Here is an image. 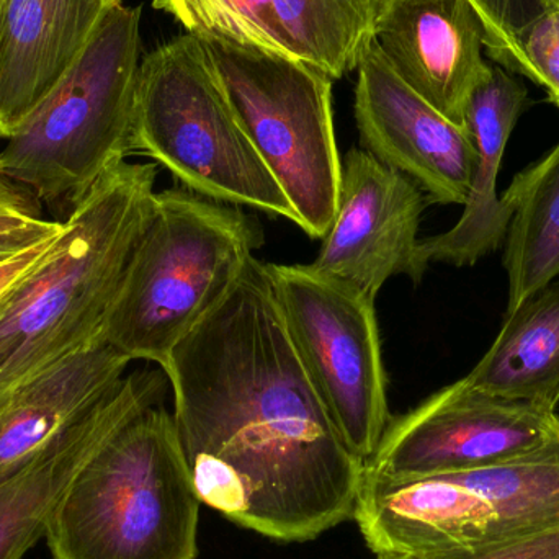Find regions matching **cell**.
Listing matches in <instances>:
<instances>
[{"instance_id": "19", "label": "cell", "mask_w": 559, "mask_h": 559, "mask_svg": "<svg viewBox=\"0 0 559 559\" xmlns=\"http://www.w3.org/2000/svg\"><path fill=\"white\" fill-rule=\"evenodd\" d=\"M502 195L512 218L504 241L508 308L559 277V143L540 160L519 173Z\"/></svg>"}, {"instance_id": "15", "label": "cell", "mask_w": 559, "mask_h": 559, "mask_svg": "<svg viewBox=\"0 0 559 559\" xmlns=\"http://www.w3.org/2000/svg\"><path fill=\"white\" fill-rule=\"evenodd\" d=\"M115 2L121 0H3L0 138L10 140L68 78Z\"/></svg>"}, {"instance_id": "27", "label": "cell", "mask_w": 559, "mask_h": 559, "mask_svg": "<svg viewBox=\"0 0 559 559\" xmlns=\"http://www.w3.org/2000/svg\"><path fill=\"white\" fill-rule=\"evenodd\" d=\"M58 238L59 235L43 239L0 264V305L9 298L10 293L23 282L26 275L32 274L45 261Z\"/></svg>"}, {"instance_id": "1", "label": "cell", "mask_w": 559, "mask_h": 559, "mask_svg": "<svg viewBox=\"0 0 559 559\" xmlns=\"http://www.w3.org/2000/svg\"><path fill=\"white\" fill-rule=\"evenodd\" d=\"M160 370L200 501L277 542L314 540L354 519L365 462L319 397L252 258Z\"/></svg>"}, {"instance_id": "30", "label": "cell", "mask_w": 559, "mask_h": 559, "mask_svg": "<svg viewBox=\"0 0 559 559\" xmlns=\"http://www.w3.org/2000/svg\"><path fill=\"white\" fill-rule=\"evenodd\" d=\"M3 0H0V9H2Z\"/></svg>"}, {"instance_id": "18", "label": "cell", "mask_w": 559, "mask_h": 559, "mask_svg": "<svg viewBox=\"0 0 559 559\" xmlns=\"http://www.w3.org/2000/svg\"><path fill=\"white\" fill-rule=\"evenodd\" d=\"M463 380L502 400L559 406V277L506 312L489 350Z\"/></svg>"}, {"instance_id": "21", "label": "cell", "mask_w": 559, "mask_h": 559, "mask_svg": "<svg viewBox=\"0 0 559 559\" xmlns=\"http://www.w3.org/2000/svg\"><path fill=\"white\" fill-rule=\"evenodd\" d=\"M449 475L491 504L489 544L559 527V436L498 465Z\"/></svg>"}, {"instance_id": "8", "label": "cell", "mask_w": 559, "mask_h": 559, "mask_svg": "<svg viewBox=\"0 0 559 559\" xmlns=\"http://www.w3.org/2000/svg\"><path fill=\"white\" fill-rule=\"evenodd\" d=\"M296 352L345 445L367 463L393 416L374 298L312 265L267 264Z\"/></svg>"}, {"instance_id": "11", "label": "cell", "mask_w": 559, "mask_h": 559, "mask_svg": "<svg viewBox=\"0 0 559 559\" xmlns=\"http://www.w3.org/2000/svg\"><path fill=\"white\" fill-rule=\"evenodd\" d=\"M354 108L361 150L409 177L429 202L465 205L476 166L468 131L404 84L374 39L358 64Z\"/></svg>"}, {"instance_id": "17", "label": "cell", "mask_w": 559, "mask_h": 559, "mask_svg": "<svg viewBox=\"0 0 559 559\" xmlns=\"http://www.w3.org/2000/svg\"><path fill=\"white\" fill-rule=\"evenodd\" d=\"M130 364L100 334L20 384L0 403V481L111 396Z\"/></svg>"}, {"instance_id": "22", "label": "cell", "mask_w": 559, "mask_h": 559, "mask_svg": "<svg viewBox=\"0 0 559 559\" xmlns=\"http://www.w3.org/2000/svg\"><path fill=\"white\" fill-rule=\"evenodd\" d=\"M190 35L288 55L280 35L274 0H154Z\"/></svg>"}, {"instance_id": "10", "label": "cell", "mask_w": 559, "mask_h": 559, "mask_svg": "<svg viewBox=\"0 0 559 559\" xmlns=\"http://www.w3.org/2000/svg\"><path fill=\"white\" fill-rule=\"evenodd\" d=\"M427 202L409 177L352 147L342 160L337 210L312 267L371 298L397 275L419 283L426 269L417 235Z\"/></svg>"}, {"instance_id": "4", "label": "cell", "mask_w": 559, "mask_h": 559, "mask_svg": "<svg viewBox=\"0 0 559 559\" xmlns=\"http://www.w3.org/2000/svg\"><path fill=\"white\" fill-rule=\"evenodd\" d=\"M262 245L261 228L242 206L183 187L157 192L102 337L131 361L163 368L176 345L228 296Z\"/></svg>"}, {"instance_id": "7", "label": "cell", "mask_w": 559, "mask_h": 559, "mask_svg": "<svg viewBox=\"0 0 559 559\" xmlns=\"http://www.w3.org/2000/svg\"><path fill=\"white\" fill-rule=\"evenodd\" d=\"M202 41L246 133L288 199L295 225L309 238H324L342 177L332 79L292 56Z\"/></svg>"}, {"instance_id": "25", "label": "cell", "mask_w": 559, "mask_h": 559, "mask_svg": "<svg viewBox=\"0 0 559 559\" xmlns=\"http://www.w3.org/2000/svg\"><path fill=\"white\" fill-rule=\"evenodd\" d=\"M524 75L559 108V3L548 7L518 38Z\"/></svg>"}, {"instance_id": "23", "label": "cell", "mask_w": 559, "mask_h": 559, "mask_svg": "<svg viewBox=\"0 0 559 559\" xmlns=\"http://www.w3.org/2000/svg\"><path fill=\"white\" fill-rule=\"evenodd\" d=\"M486 29V52L496 64L524 75L518 38L554 0H469Z\"/></svg>"}, {"instance_id": "20", "label": "cell", "mask_w": 559, "mask_h": 559, "mask_svg": "<svg viewBox=\"0 0 559 559\" xmlns=\"http://www.w3.org/2000/svg\"><path fill=\"white\" fill-rule=\"evenodd\" d=\"M384 5L386 0H274L288 55L332 81L358 69Z\"/></svg>"}, {"instance_id": "3", "label": "cell", "mask_w": 559, "mask_h": 559, "mask_svg": "<svg viewBox=\"0 0 559 559\" xmlns=\"http://www.w3.org/2000/svg\"><path fill=\"white\" fill-rule=\"evenodd\" d=\"M202 501L173 413L150 407L72 479L45 540L51 559H197Z\"/></svg>"}, {"instance_id": "5", "label": "cell", "mask_w": 559, "mask_h": 559, "mask_svg": "<svg viewBox=\"0 0 559 559\" xmlns=\"http://www.w3.org/2000/svg\"><path fill=\"white\" fill-rule=\"evenodd\" d=\"M141 68V7L111 3L68 78L0 153L39 202L71 206L131 154Z\"/></svg>"}, {"instance_id": "9", "label": "cell", "mask_w": 559, "mask_h": 559, "mask_svg": "<svg viewBox=\"0 0 559 559\" xmlns=\"http://www.w3.org/2000/svg\"><path fill=\"white\" fill-rule=\"evenodd\" d=\"M557 436V411L491 396L460 378L391 419L364 476L413 479L475 472Z\"/></svg>"}, {"instance_id": "14", "label": "cell", "mask_w": 559, "mask_h": 559, "mask_svg": "<svg viewBox=\"0 0 559 559\" xmlns=\"http://www.w3.org/2000/svg\"><path fill=\"white\" fill-rule=\"evenodd\" d=\"M354 521L373 554L427 557L489 544L495 512L488 499L453 475L364 476Z\"/></svg>"}, {"instance_id": "2", "label": "cell", "mask_w": 559, "mask_h": 559, "mask_svg": "<svg viewBox=\"0 0 559 559\" xmlns=\"http://www.w3.org/2000/svg\"><path fill=\"white\" fill-rule=\"evenodd\" d=\"M156 164L120 163L72 205L45 261L0 305V403L102 334L153 216Z\"/></svg>"}, {"instance_id": "28", "label": "cell", "mask_w": 559, "mask_h": 559, "mask_svg": "<svg viewBox=\"0 0 559 559\" xmlns=\"http://www.w3.org/2000/svg\"><path fill=\"white\" fill-rule=\"evenodd\" d=\"M29 246L33 245H25V242L12 241V239H0V264H2V262H5L7 259L13 258V255L19 254V252L23 251V249L29 248Z\"/></svg>"}, {"instance_id": "31", "label": "cell", "mask_w": 559, "mask_h": 559, "mask_svg": "<svg viewBox=\"0 0 559 559\" xmlns=\"http://www.w3.org/2000/svg\"><path fill=\"white\" fill-rule=\"evenodd\" d=\"M555 3H559V0H554Z\"/></svg>"}, {"instance_id": "29", "label": "cell", "mask_w": 559, "mask_h": 559, "mask_svg": "<svg viewBox=\"0 0 559 559\" xmlns=\"http://www.w3.org/2000/svg\"><path fill=\"white\" fill-rule=\"evenodd\" d=\"M378 559H423V557L411 554H383L378 555Z\"/></svg>"}, {"instance_id": "12", "label": "cell", "mask_w": 559, "mask_h": 559, "mask_svg": "<svg viewBox=\"0 0 559 559\" xmlns=\"http://www.w3.org/2000/svg\"><path fill=\"white\" fill-rule=\"evenodd\" d=\"M486 29L469 0H386L374 43L427 104L465 128L473 91L491 74Z\"/></svg>"}, {"instance_id": "13", "label": "cell", "mask_w": 559, "mask_h": 559, "mask_svg": "<svg viewBox=\"0 0 559 559\" xmlns=\"http://www.w3.org/2000/svg\"><path fill=\"white\" fill-rule=\"evenodd\" d=\"M166 380L160 368L127 374L118 390L81 423L0 481V559H23L45 538L49 519L72 479L124 424L163 404Z\"/></svg>"}, {"instance_id": "26", "label": "cell", "mask_w": 559, "mask_h": 559, "mask_svg": "<svg viewBox=\"0 0 559 559\" xmlns=\"http://www.w3.org/2000/svg\"><path fill=\"white\" fill-rule=\"evenodd\" d=\"M423 559H559V527L527 537L492 542L475 550L427 555Z\"/></svg>"}, {"instance_id": "16", "label": "cell", "mask_w": 559, "mask_h": 559, "mask_svg": "<svg viewBox=\"0 0 559 559\" xmlns=\"http://www.w3.org/2000/svg\"><path fill=\"white\" fill-rule=\"evenodd\" d=\"M527 104L525 85L499 64L473 91L465 111V128L476 150L468 199L453 228L420 241L419 259L426 271L432 264L473 267L504 246L512 205L498 195V177L512 131Z\"/></svg>"}, {"instance_id": "24", "label": "cell", "mask_w": 559, "mask_h": 559, "mask_svg": "<svg viewBox=\"0 0 559 559\" xmlns=\"http://www.w3.org/2000/svg\"><path fill=\"white\" fill-rule=\"evenodd\" d=\"M62 229L64 223L46 218L38 197L0 166V239L35 245L61 235Z\"/></svg>"}, {"instance_id": "6", "label": "cell", "mask_w": 559, "mask_h": 559, "mask_svg": "<svg viewBox=\"0 0 559 559\" xmlns=\"http://www.w3.org/2000/svg\"><path fill=\"white\" fill-rule=\"evenodd\" d=\"M131 153L146 154L206 199L295 223L199 36H177L141 61Z\"/></svg>"}]
</instances>
